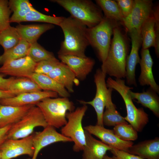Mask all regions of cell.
Listing matches in <instances>:
<instances>
[{
	"label": "cell",
	"mask_w": 159,
	"mask_h": 159,
	"mask_svg": "<svg viewBox=\"0 0 159 159\" xmlns=\"http://www.w3.org/2000/svg\"><path fill=\"white\" fill-rule=\"evenodd\" d=\"M118 25L114 28L110 47L101 69L106 75L122 79L126 75L128 47L126 36Z\"/></svg>",
	"instance_id": "cell-1"
},
{
	"label": "cell",
	"mask_w": 159,
	"mask_h": 159,
	"mask_svg": "<svg viewBox=\"0 0 159 159\" xmlns=\"http://www.w3.org/2000/svg\"><path fill=\"white\" fill-rule=\"evenodd\" d=\"M64 35L58 55H73L85 57V51L90 45L87 27L71 16L64 17L59 26Z\"/></svg>",
	"instance_id": "cell-2"
},
{
	"label": "cell",
	"mask_w": 159,
	"mask_h": 159,
	"mask_svg": "<svg viewBox=\"0 0 159 159\" xmlns=\"http://www.w3.org/2000/svg\"><path fill=\"white\" fill-rule=\"evenodd\" d=\"M106 82L107 87L116 90L123 99L127 113L124 117L125 120L137 132H141L149 122L148 115L143 108H137L134 104L129 93L133 88L127 86L125 81L121 79L114 80L109 77Z\"/></svg>",
	"instance_id": "cell-3"
},
{
	"label": "cell",
	"mask_w": 159,
	"mask_h": 159,
	"mask_svg": "<svg viewBox=\"0 0 159 159\" xmlns=\"http://www.w3.org/2000/svg\"><path fill=\"white\" fill-rule=\"evenodd\" d=\"M68 11L71 16L85 24L87 28L97 25L104 17L102 10L90 0H53Z\"/></svg>",
	"instance_id": "cell-4"
},
{
	"label": "cell",
	"mask_w": 159,
	"mask_h": 159,
	"mask_svg": "<svg viewBox=\"0 0 159 159\" xmlns=\"http://www.w3.org/2000/svg\"><path fill=\"white\" fill-rule=\"evenodd\" d=\"M35 105L41 110L48 125L56 128L66 124V113L75 109L74 103L68 97L47 98Z\"/></svg>",
	"instance_id": "cell-5"
},
{
	"label": "cell",
	"mask_w": 159,
	"mask_h": 159,
	"mask_svg": "<svg viewBox=\"0 0 159 159\" xmlns=\"http://www.w3.org/2000/svg\"><path fill=\"white\" fill-rule=\"evenodd\" d=\"M118 23L104 16L97 25L87 28V37L89 44L96 50L102 63L105 60L110 47L114 28Z\"/></svg>",
	"instance_id": "cell-6"
},
{
	"label": "cell",
	"mask_w": 159,
	"mask_h": 159,
	"mask_svg": "<svg viewBox=\"0 0 159 159\" xmlns=\"http://www.w3.org/2000/svg\"><path fill=\"white\" fill-rule=\"evenodd\" d=\"M87 108L86 105L83 104L73 111L67 112L66 117L68 120L61 129V133L74 142L73 149L76 152L83 150L85 145V131L82 122Z\"/></svg>",
	"instance_id": "cell-7"
},
{
	"label": "cell",
	"mask_w": 159,
	"mask_h": 159,
	"mask_svg": "<svg viewBox=\"0 0 159 159\" xmlns=\"http://www.w3.org/2000/svg\"><path fill=\"white\" fill-rule=\"evenodd\" d=\"M48 125L41 110L34 105L19 121L11 125L7 138L11 139L24 138L32 134L35 127L44 128Z\"/></svg>",
	"instance_id": "cell-8"
},
{
	"label": "cell",
	"mask_w": 159,
	"mask_h": 159,
	"mask_svg": "<svg viewBox=\"0 0 159 159\" xmlns=\"http://www.w3.org/2000/svg\"><path fill=\"white\" fill-rule=\"evenodd\" d=\"M106 74L99 69L96 70L94 76V81L96 87L95 96L92 101H85L79 100L82 104H88L94 109L97 116V125L104 126L102 117L105 107L108 101L112 99V93L113 89L107 88L105 78Z\"/></svg>",
	"instance_id": "cell-9"
},
{
	"label": "cell",
	"mask_w": 159,
	"mask_h": 159,
	"mask_svg": "<svg viewBox=\"0 0 159 159\" xmlns=\"http://www.w3.org/2000/svg\"><path fill=\"white\" fill-rule=\"evenodd\" d=\"M153 10L152 0H134L131 12L121 24L128 32L134 29L140 32L142 25L152 15Z\"/></svg>",
	"instance_id": "cell-10"
},
{
	"label": "cell",
	"mask_w": 159,
	"mask_h": 159,
	"mask_svg": "<svg viewBox=\"0 0 159 159\" xmlns=\"http://www.w3.org/2000/svg\"><path fill=\"white\" fill-rule=\"evenodd\" d=\"M34 133L19 139H7L0 146L1 159H11L22 155L32 157L34 152Z\"/></svg>",
	"instance_id": "cell-11"
},
{
	"label": "cell",
	"mask_w": 159,
	"mask_h": 159,
	"mask_svg": "<svg viewBox=\"0 0 159 159\" xmlns=\"http://www.w3.org/2000/svg\"><path fill=\"white\" fill-rule=\"evenodd\" d=\"M85 130L100 139L101 141L111 148L128 153L129 148L133 145L132 141H125L118 138L113 130L105 128L96 125H90L84 127Z\"/></svg>",
	"instance_id": "cell-12"
},
{
	"label": "cell",
	"mask_w": 159,
	"mask_h": 159,
	"mask_svg": "<svg viewBox=\"0 0 159 159\" xmlns=\"http://www.w3.org/2000/svg\"><path fill=\"white\" fill-rule=\"evenodd\" d=\"M128 32L131 38L132 46L130 54L126 59L125 77L127 85L136 86L135 70L137 65L140 62L139 51L142 45V40L140 32L137 29H132Z\"/></svg>",
	"instance_id": "cell-13"
},
{
	"label": "cell",
	"mask_w": 159,
	"mask_h": 159,
	"mask_svg": "<svg viewBox=\"0 0 159 159\" xmlns=\"http://www.w3.org/2000/svg\"><path fill=\"white\" fill-rule=\"evenodd\" d=\"M60 142H71L72 140L57 132L55 127L48 125L42 131L34 133V154L32 158L27 159H37L39 153L42 149L51 144Z\"/></svg>",
	"instance_id": "cell-14"
},
{
	"label": "cell",
	"mask_w": 159,
	"mask_h": 159,
	"mask_svg": "<svg viewBox=\"0 0 159 159\" xmlns=\"http://www.w3.org/2000/svg\"><path fill=\"white\" fill-rule=\"evenodd\" d=\"M36 64L37 63L27 56L5 62L0 67V73L30 78L34 73Z\"/></svg>",
	"instance_id": "cell-15"
},
{
	"label": "cell",
	"mask_w": 159,
	"mask_h": 159,
	"mask_svg": "<svg viewBox=\"0 0 159 159\" xmlns=\"http://www.w3.org/2000/svg\"><path fill=\"white\" fill-rule=\"evenodd\" d=\"M61 62L66 64L80 80L85 79L92 71L95 64V60L87 57L73 55H58Z\"/></svg>",
	"instance_id": "cell-16"
},
{
	"label": "cell",
	"mask_w": 159,
	"mask_h": 159,
	"mask_svg": "<svg viewBox=\"0 0 159 159\" xmlns=\"http://www.w3.org/2000/svg\"><path fill=\"white\" fill-rule=\"evenodd\" d=\"M58 95L55 92L48 90L25 93L10 98L0 99V104L15 106L36 105L44 99L57 97Z\"/></svg>",
	"instance_id": "cell-17"
},
{
	"label": "cell",
	"mask_w": 159,
	"mask_h": 159,
	"mask_svg": "<svg viewBox=\"0 0 159 159\" xmlns=\"http://www.w3.org/2000/svg\"><path fill=\"white\" fill-rule=\"evenodd\" d=\"M139 64L141 72L138 82L142 86L149 85L157 93H159V86L155 80L152 72L153 62L149 49H142Z\"/></svg>",
	"instance_id": "cell-18"
},
{
	"label": "cell",
	"mask_w": 159,
	"mask_h": 159,
	"mask_svg": "<svg viewBox=\"0 0 159 159\" xmlns=\"http://www.w3.org/2000/svg\"><path fill=\"white\" fill-rule=\"evenodd\" d=\"M34 105L15 106L0 104V128L18 122Z\"/></svg>",
	"instance_id": "cell-19"
},
{
	"label": "cell",
	"mask_w": 159,
	"mask_h": 159,
	"mask_svg": "<svg viewBox=\"0 0 159 159\" xmlns=\"http://www.w3.org/2000/svg\"><path fill=\"white\" fill-rule=\"evenodd\" d=\"M85 131L86 144L83 150L82 159H103L107 152L112 148Z\"/></svg>",
	"instance_id": "cell-20"
},
{
	"label": "cell",
	"mask_w": 159,
	"mask_h": 159,
	"mask_svg": "<svg viewBox=\"0 0 159 159\" xmlns=\"http://www.w3.org/2000/svg\"><path fill=\"white\" fill-rule=\"evenodd\" d=\"M128 153L144 159H159V138L156 137L133 145Z\"/></svg>",
	"instance_id": "cell-21"
},
{
	"label": "cell",
	"mask_w": 159,
	"mask_h": 159,
	"mask_svg": "<svg viewBox=\"0 0 159 159\" xmlns=\"http://www.w3.org/2000/svg\"><path fill=\"white\" fill-rule=\"evenodd\" d=\"M46 75L63 86L69 93L74 92V83L76 78L72 71L64 63L60 62Z\"/></svg>",
	"instance_id": "cell-22"
},
{
	"label": "cell",
	"mask_w": 159,
	"mask_h": 159,
	"mask_svg": "<svg viewBox=\"0 0 159 159\" xmlns=\"http://www.w3.org/2000/svg\"><path fill=\"white\" fill-rule=\"evenodd\" d=\"M54 26V25L48 23L26 25L19 24L16 28L21 39L31 44L37 42L41 35Z\"/></svg>",
	"instance_id": "cell-23"
},
{
	"label": "cell",
	"mask_w": 159,
	"mask_h": 159,
	"mask_svg": "<svg viewBox=\"0 0 159 159\" xmlns=\"http://www.w3.org/2000/svg\"><path fill=\"white\" fill-rule=\"evenodd\" d=\"M129 94L132 99L143 107L149 109L157 117H159V98L156 93L150 88L146 91L135 92L130 90Z\"/></svg>",
	"instance_id": "cell-24"
},
{
	"label": "cell",
	"mask_w": 159,
	"mask_h": 159,
	"mask_svg": "<svg viewBox=\"0 0 159 159\" xmlns=\"http://www.w3.org/2000/svg\"><path fill=\"white\" fill-rule=\"evenodd\" d=\"M30 79L36 82L42 90L55 92L62 97L70 96V93L63 86L46 75L34 73Z\"/></svg>",
	"instance_id": "cell-25"
},
{
	"label": "cell",
	"mask_w": 159,
	"mask_h": 159,
	"mask_svg": "<svg viewBox=\"0 0 159 159\" xmlns=\"http://www.w3.org/2000/svg\"><path fill=\"white\" fill-rule=\"evenodd\" d=\"M9 6L13 12L10 17V23L21 22L28 13L35 9L28 0H10Z\"/></svg>",
	"instance_id": "cell-26"
},
{
	"label": "cell",
	"mask_w": 159,
	"mask_h": 159,
	"mask_svg": "<svg viewBox=\"0 0 159 159\" xmlns=\"http://www.w3.org/2000/svg\"><path fill=\"white\" fill-rule=\"evenodd\" d=\"M155 19L153 12L152 15L145 21L140 29L142 49H148L151 47H155Z\"/></svg>",
	"instance_id": "cell-27"
},
{
	"label": "cell",
	"mask_w": 159,
	"mask_h": 159,
	"mask_svg": "<svg viewBox=\"0 0 159 159\" xmlns=\"http://www.w3.org/2000/svg\"><path fill=\"white\" fill-rule=\"evenodd\" d=\"M9 90L15 96L27 92L42 90L33 80L27 78L15 79L11 81Z\"/></svg>",
	"instance_id": "cell-28"
},
{
	"label": "cell",
	"mask_w": 159,
	"mask_h": 159,
	"mask_svg": "<svg viewBox=\"0 0 159 159\" xmlns=\"http://www.w3.org/2000/svg\"><path fill=\"white\" fill-rule=\"evenodd\" d=\"M30 44L21 39L19 43L0 56V64L27 56Z\"/></svg>",
	"instance_id": "cell-29"
},
{
	"label": "cell",
	"mask_w": 159,
	"mask_h": 159,
	"mask_svg": "<svg viewBox=\"0 0 159 159\" xmlns=\"http://www.w3.org/2000/svg\"><path fill=\"white\" fill-rule=\"evenodd\" d=\"M96 4L104 14V16L117 22H122L124 17L115 1L96 0Z\"/></svg>",
	"instance_id": "cell-30"
},
{
	"label": "cell",
	"mask_w": 159,
	"mask_h": 159,
	"mask_svg": "<svg viewBox=\"0 0 159 159\" xmlns=\"http://www.w3.org/2000/svg\"><path fill=\"white\" fill-rule=\"evenodd\" d=\"M105 107L106 110L102 117L104 125L115 126L120 124H128L124 117L116 110V106L112 99L108 102Z\"/></svg>",
	"instance_id": "cell-31"
},
{
	"label": "cell",
	"mask_w": 159,
	"mask_h": 159,
	"mask_svg": "<svg viewBox=\"0 0 159 159\" xmlns=\"http://www.w3.org/2000/svg\"><path fill=\"white\" fill-rule=\"evenodd\" d=\"M21 39L16 27L10 26L0 32V45L4 52L17 45Z\"/></svg>",
	"instance_id": "cell-32"
},
{
	"label": "cell",
	"mask_w": 159,
	"mask_h": 159,
	"mask_svg": "<svg viewBox=\"0 0 159 159\" xmlns=\"http://www.w3.org/2000/svg\"><path fill=\"white\" fill-rule=\"evenodd\" d=\"M64 18L62 16H54L45 15L35 9L28 13L22 19L21 22H43L59 26Z\"/></svg>",
	"instance_id": "cell-33"
},
{
	"label": "cell",
	"mask_w": 159,
	"mask_h": 159,
	"mask_svg": "<svg viewBox=\"0 0 159 159\" xmlns=\"http://www.w3.org/2000/svg\"><path fill=\"white\" fill-rule=\"evenodd\" d=\"M27 56L36 63L55 58L53 53L46 50L37 42L30 44Z\"/></svg>",
	"instance_id": "cell-34"
},
{
	"label": "cell",
	"mask_w": 159,
	"mask_h": 159,
	"mask_svg": "<svg viewBox=\"0 0 159 159\" xmlns=\"http://www.w3.org/2000/svg\"><path fill=\"white\" fill-rule=\"evenodd\" d=\"M113 130L115 135L123 140L134 141L138 138V132L130 124L118 125L114 126Z\"/></svg>",
	"instance_id": "cell-35"
},
{
	"label": "cell",
	"mask_w": 159,
	"mask_h": 159,
	"mask_svg": "<svg viewBox=\"0 0 159 159\" xmlns=\"http://www.w3.org/2000/svg\"><path fill=\"white\" fill-rule=\"evenodd\" d=\"M12 12L7 0H0V32L10 25V15Z\"/></svg>",
	"instance_id": "cell-36"
},
{
	"label": "cell",
	"mask_w": 159,
	"mask_h": 159,
	"mask_svg": "<svg viewBox=\"0 0 159 159\" xmlns=\"http://www.w3.org/2000/svg\"><path fill=\"white\" fill-rule=\"evenodd\" d=\"M55 57L49 60H44L37 63L34 73L47 74L60 63Z\"/></svg>",
	"instance_id": "cell-37"
},
{
	"label": "cell",
	"mask_w": 159,
	"mask_h": 159,
	"mask_svg": "<svg viewBox=\"0 0 159 159\" xmlns=\"http://www.w3.org/2000/svg\"><path fill=\"white\" fill-rule=\"evenodd\" d=\"M116 2L124 18L131 12L134 5V0H117Z\"/></svg>",
	"instance_id": "cell-38"
},
{
	"label": "cell",
	"mask_w": 159,
	"mask_h": 159,
	"mask_svg": "<svg viewBox=\"0 0 159 159\" xmlns=\"http://www.w3.org/2000/svg\"><path fill=\"white\" fill-rule=\"evenodd\" d=\"M159 6L153 9V14L155 19V54L158 57L159 56Z\"/></svg>",
	"instance_id": "cell-39"
},
{
	"label": "cell",
	"mask_w": 159,
	"mask_h": 159,
	"mask_svg": "<svg viewBox=\"0 0 159 159\" xmlns=\"http://www.w3.org/2000/svg\"><path fill=\"white\" fill-rule=\"evenodd\" d=\"M110 151L113 157L117 159H144L138 155L113 148Z\"/></svg>",
	"instance_id": "cell-40"
},
{
	"label": "cell",
	"mask_w": 159,
	"mask_h": 159,
	"mask_svg": "<svg viewBox=\"0 0 159 159\" xmlns=\"http://www.w3.org/2000/svg\"><path fill=\"white\" fill-rule=\"evenodd\" d=\"M14 78L11 77L5 78L3 76L0 75V90H9L11 83Z\"/></svg>",
	"instance_id": "cell-41"
},
{
	"label": "cell",
	"mask_w": 159,
	"mask_h": 159,
	"mask_svg": "<svg viewBox=\"0 0 159 159\" xmlns=\"http://www.w3.org/2000/svg\"><path fill=\"white\" fill-rule=\"evenodd\" d=\"M11 126V125H10L3 127L0 128V146L7 139L8 133Z\"/></svg>",
	"instance_id": "cell-42"
},
{
	"label": "cell",
	"mask_w": 159,
	"mask_h": 159,
	"mask_svg": "<svg viewBox=\"0 0 159 159\" xmlns=\"http://www.w3.org/2000/svg\"><path fill=\"white\" fill-rule=\"evenodd\" d=\"M15 96L9 90H0V99L10 98Z\"/></svg>",
	"instance_id": "cell-43"
},
{
	"label": "cell",
	"mask_w": 159,
	"mask_h": 159,
	"mask_svg": "<svg viewBox=\"0 0 159 159\" xmlns=\"http://www.w3.org/2000/svg\"><path fill=\"white\" fill-rule=\"evenodd\" d=\"M103 159H116L113 157H110L106 154L104 157Z\"/></svg>",
	"instance_id": "cell-44"
},
{
	"label": "cell",
	"mask_w": 159,
	"mask_h": 159,
	"mask_svg": "<svg viewBox=\"0 0 159 159\" xmlns=\"http://www.w3.org/2000/svg\"><path fill=\"white\" fill-rule=\"evenodd\" d=\"M0 159H1V153L0 152Z\"/></svg>",
	"instance_id": "cell-45"
}]
</instances>
